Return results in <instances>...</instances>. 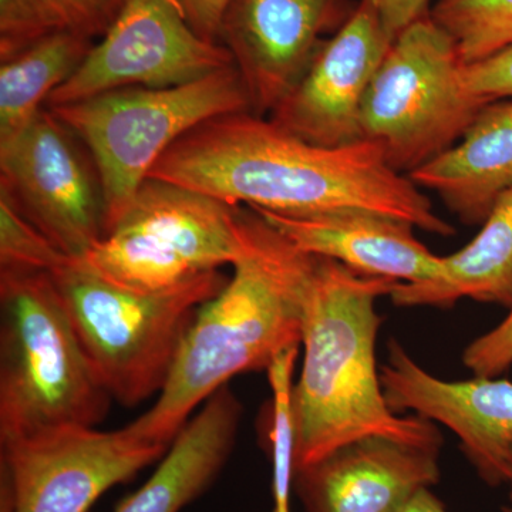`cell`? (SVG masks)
Masks as SVG:
<instances>
[{
	"label": "cell",
	"instance_id": "1",
	"mask_svg": "<svg viewBox=\"0 0 512 512\" xmlns=\"http://www.w3.org/2000/svg\"><path fill=\"white\" fill-rule=\"evenodd\" d=\"M148 178L288 217L369 211L440 237L456 234L426 192L394 170L372 141L316 146L252 111L204 121Z\"/></svg>",
	"mask_w": 512,
	"mask_h": 512
},
{
	"label": "cell",
	"instance_id": "2",
	"mask_svg": "<svg viewBox=\"0 0 512 512\" xmlns=\"http://www.w3.org/2000/svg\"><path fill=\"white\" fill-rule=\"evenodd\" d=\"M241 227L244 248L234 274L198 309L156 402L128 424L137 436L171 446L195 409L232 377L266 370L301 346L315 256L251 208H241Z\"/></svg>",
	"mask_w": 512,
	"mask_h": 512
},
{
	"label": "cell",
	"instance_id": "3",
	"mask_svg": "<svg viewBox=\"0 0 512 512\" xmlns=\"http://www.w3.org/2000/svg\"><path fill=\"white\" fill-rule=\"evenodd\" d=\"M399 284L315 256L303 308L302 370L292 390L296 471L363 437L441 448L433 421L394 413L384 399L376 303Z\"/></svg>",
	"mask_w": 512,
	"mask_h": 512
},
{
	"label": "cell",
	"instance_id": "4",
	"mask_svg": "<svg viewBox=\"0 0 512 512\" xmlns=\"http://www.w3.org/2000/svg\"><path fill=\"white\" fill-rule=\"evenodd\" d=\"M111 402L49 272L0 269V443L97 427Z\"/></svg>",
	"mask_w": 512,
	"mask_h": 512
},
{
	"label": "cell",
	"instance_id": "5",
	"mask_svg": "<svg viewBox=\"0 0 512 512\" xmlns=\"http://www.w3.org/2000/svg\"><path fill=\"white\" fill-rule=\"evenodd\" d=\"M49 274L104 389L128 407L161 393L198 309L228 279L214 271L165 291L138 292L79 259Z\"/></svg>",
	"mask_w": 512,
	"mask_h": 512
},
{
	"label": "cell",
	"instance_id": "6",
	"mask_svg": "<svg viewBox=\"0 0 512 512\" xmlns=\"http://www.w3.org/2000/svg\"><path fill=\"white\" fill-rule=\"evenodd\" d=\"M49 110L76 134L96 164L106 200V234L181 137L204 121L252 111L235 66L181 86L127 87Z\"/></svg>",
	"mask_w": 512,
	"mask_h": 512
},
{
	"label": "cell",
	"instance_id": "7",
	"mask_svg": "<svg viewBox=\"0 0 512 512\" xmlns=\"http://www.w3.org/2000/svg\"><path fill=\"white\" fill-rule=\"evenodd\" d=\"M466 66L431 13L407 26L367 90L363 140L406 175L453 147L488 104L468 87Z\"/></svg>",
	"mask_w": 512,
	"mask_h": 512
},
{
	"label": "cell",
	"instance_id": "8",
	"mask_svg": "<svg viewBox=\"0 0 512 512\" xmlns=\"http://www.w3.org/2000/svg\"><path fill=\"white\" fill-rule=\"evenodd\" d=\"M242 248L241 207L148 178L119 222L77 259L113 284L158 292L234 265Z\"/></svg>",
	"mask_w": 512,
	"mask_h": 512
},
{
	"label": "cell",
	"instance_id": "9",
	"mask_svg": "<svg viewBox=\"0 0 512 512\" xmlns=\"http://www.w3.org/2000/svg\"><path fill=\"white\" fill-rule=\"evenodd\" d=\"M170 446L128 427H73L0 443V512H87Z\"/></svg>",
	"mask_w": 512,
	"mask_h": 512
},
{
	"label": "cell",
	"instance_id": "10",
	"mask_svg": "<svg viewBox=\"0 0 512 512\" xmlns=\"http://www.w3.org/2000/svg\"><path fill=\"white\" fill-rule=\"evenodd\" d=\"M0 190L70 258H82L106 235V200L96 164L47 107L0 147Z\"/></svg>",
	"mask_w": 512,
	"mask_h": 512
},
{
	"label": "cell",
	"instance_id": "11",
	"mask_svg": "<svg viewBox=\"0 0 512 512\" xmlns=\"http://www.w3.org/2000/svg\"><path fill=\"white\" fill-rule=\"evenodd\" d=\"M231 66L234 60L221 43L208 42L191 28L181 0H127L46 107L127 87L181 86Z\"/></svg>",
	"mask_w": 512,
	"mask_h": 512
},
{
	"label": "cell",
	"instance_id": "12",
	"mask_svg": "<svg viewBox=\"0 0 512 512\" xmlns=\"http://www.w3.org/2000/svg\"><path fill=\"white\" fill-rule=\"evenodd\" d=\"M393 40L375 3L360 0L269 119L316 146L363 140V103Z\"/></svg>",
	"mask_w": 512,
	"mask_h": 512
},
{
	"label": "cell",
	"instance_id": "13",
	"mask_svg": "<svg viewBox=\"0 0 512 512\" xmlns=\"http://www.w3.org/2000/svg\"><path fill=\"white\" fill-rule=\"evenodd\" d=\"M346 0H229L218 42L234 60L252 113L266 117L301 82L323 35L338 30Z\"/></svg>",
	"mask_w": 512,
	"mask_h": 512
},
{
	"label": "cell",
	"instance_id": "14",
	"mask_svg": "<svg viewBox=\"0 0 512 512\" xmlns=\"http://www.w3.org/2000/svg\"><path fill=\"white\" fill-rule=\"evenodd\" d=\"M384 399L394 413L414 412L453 431L485 483L508 480L512 448V382L474 376L463 382L439 379L421 367L402 343L390 340L380 370Z\"/></svg>",
	"mask_w": 512,
	"mask_h": 512
},
{
	"label": "cell",
	"instance_id": "15",
	"mask_svg": "<svg viewBox=\"0 0 512 512\" xmlns=\"http://www.w3.org/2000/svg\"><path fill=\"white\" fill-rule=\"evenodd\" d=\"M440 448L370 436L296 471L306 512H400L440 481Z\"/></svg>",
	"mask_w": 512,
	"mask_h": 512
},
{
	"label": "cell",
	"instance_id": "16",
	"mask_svg": "<svg viewBox=\"0 0 512 512\" xmlns=\"http://www.w3.org/2000/svg\"><path fill=\"white\" fill-rule=\"evenodd\" d=\"M254 211L305 254L340 262L360 275L416 284L436 278L443 266V256L417 239L412 224L376 212L288 217Z\"/></svg>",
	"mask_w": 512,
	"mask_h": 512
},
{
	"label": "cell",
	"instance_id": "17",
	"mask_svg": "<svg viewBox=\"0 0 512 512\" xmlns=\"http://www.w3.org/2000/svg\"><path fill=\"white\" fill-rule=\"evenodd\" d=\"M421 190L436 192L466 225H483L512 190V100L485 104L453 147L409 175Z\"/></svg>",
	"mask_w": 512,
	"mask_h": 512
},
{
	"label": "cell",
	"instance_id": "18",
	"mask_svg": "<svg viewBox=\"0 0 512 512\" xmlns=\"http://www.w3.org/2000/svg\"><path fill=\"white\" fill-rule=\"evenodd\" d=\"M242 406L228 386L185 424L153 476L114 512H180L211 487L237 441Z\"/></svg>",
	"mask_w": 512,
	"mask_h": 512
},
{
	"label": "cell",
	"instance_id": "19",
	"mask_svg": "<svg viewBox=\"0 0 512 512\" xmlns=\"http://www.w3.org/2000/svg\"><path fill=\"white\" fill-rule=\"evenodd\" d=\"M390 299L399 308H453L461 299L512 303V190L494 205L477 237L456 254L443 256L430 281L399 284Z\"/></svg>",
	"mask_w": 512,
	"mask_h": 512
},
{
	"label": "cell",
	"instance_id": "20",
	"mask_svg": "<svg viewBox=\"0 0 512 512\" xmlns=\"http://www.w3.org/2000/svg\"><path fill=\"white\" fill-rule=\"evenodd\" d=\"M94 40L57 30L0 62V147L25 130L50 96L79 70Z\"/></svg>",
	"mask_w": 512,
	"mask_h": 512
},
{
	"label": "cell",
	"instance_id": "21",
	"mask_svg": "<svg viewBox=\"0 0 512 512\" xmlns=\"http://www.w3.org/2000/svg\"><path fill=\"white\" fill-rule=\"evenodd\" d=\"M430 13L466 64L512 45V0H439Z\"/></svg>",
	"mask_w": 512,
	"mask_h": 512
},
{
	"label": "cell",
	"instance_id": "22",
	"mask_svg": "<svg viewBox=\"0 0 512 512\" xmlns=\"http://www.w3.org/2000/svg\"><path fill=\"white\" fill-rule=\"evenodd\" d=\"M299 346L282 352L269 365L271 419H269V454L272 464L274 512H291V491L295 480L296 433L293 420V369Z\"/></svg>",
	"mask_w": 512,
	"mask_h": 512
},
{
	"label": "cell",
	"instance_id": "23",
	"mask_svg": "<svg viewBox=\"0 0 512 512\" xmlns=\"http://www.w3.org/2000/svg\"><path fill=\"white\" fill-rule=\"evenodd\" d=\"M70 259L0 190V269L52 272Z\"/></svg>",
	"mask_w": 512,
	"mask_h": 512
},
{
	"label": "cell",
	"instance_id": "24",
	"mask_svg": "<svg viewBox=\"0 0 512 512\" xmlns=\"http://www.w3.org/2000/svg\"><path fill=\"white\" fill-rule=\"evenodd\" d=\"M57 30L45 0H0V62Z\"/></svg>",
	"mask_w": 512,
	"mask_h": 512
},
{
	"label": "cell",
	"instance_id": "25",
	"mask_svg": "<svg viewBox=\"0 0 512 512\" xmlns=\"http://www.w3.org/2000/svg\"><path fill=\"white\" fill-rule=\"evenodd\" d=\"M127 0H45L60 29L89 39L104 35Z\"/></svg>",
	"mask_w": 512,
	"mask_h": 512
},
{
	"label": "cell",
	"instance_id": "26",
	"mask_svg": "<svg viewBox=\"0 0 512 512\" xmlns=\"http://www.w3.org/2000/svg\"><path fill=\"white\" fill-rule=\"evenodd\" d=\"M510 312L494 329L464 349L463 365L474 376L497 377L512 366V303Z\"/></svg>",
	"mask_w": 512,
	"mask_h": 512
},
{
	"label": "cell",
	"instance_id": "27",
	"mask_svg": "<svg viewBox=\"0 0 512 512\" xmlns=\"http://www.w3.org/2000/svg\"><path fill=\"white\" fill-rule=\"evenodd\" d=\"M467 84L485 103L512 100V45L480 62L467 64Z\"/></svg>",
	"mask_w": 512,
	"mask_h": 512
},
{
	"label": "cell",
	"instance_id": "28",
	"mask_svg": "<svg viewBox=\"0 0 512 512\" xmlns=\"http://www.w3.org/2000/svg\"><path fill=\"white\" fill-rule=\"evenodd\" d=\"M384 28L396 39L407 26L412 25L423 16L429 15L430 0H372Z\"/></svg>",
	"mask_w": 512,
	"mask_h": 512
},
{
	"label": "cell",
	"instance_id": "29",
	"mask_svg": "<svg viewBox=\"0 0 512 512\" xmlns=\"http://www.w3.org/2000/svg\"><path fill=\"white\" fill-rule=\"evenodd\" d=\"M191 28L208 42H218V30L229 0H181Z\"/></svg>",
	"mask_w": 512,
	"mask_h": 512
},
{
	"label": "cell",
	"instance_id": "30",
	"mask_svg": "<svg viewBox=\"0 0 512 512\" xmlns=\"http://www.w3.org/2000/svg\"><path fill=\"white\" fill-rule=\"evenodd\" d=\"M400 512H448L439 498L431 493L430 488H424L414 495L410 503Z\"/></svg>",
	"mask_w": 512,
	"mask_h": 512
},
{
	"label": "cell",
	"instance_id": "31",
	"mask_svg": "<svg viewBox=\"0 0 512 512\" xmlns=\"http://www.w3.org/2000/svg\"><path fill=\"white\" fill-rule=\"evenodd\" d=\"M507 483L511 485V500H512V448L510 453V461H508V480Z\"/></svg>",
	"mask_w": 512,
	"mask_h": 512
},
{
	"label": "cell",
	"instance_id": "32",
	"mask_svg": "<svg viewBox=\"0 0 512 512\" xmlns=\"http://www.w3.org/2000/svg\"><path fill=\"white\" fill-rule=\"evenodd\" d=\"M504 512H512V500L510 501V504L507 505V507H504Z\"/></svg>",
	"mask_w": 512,
	"mask_h": 512
}]
</instances>
